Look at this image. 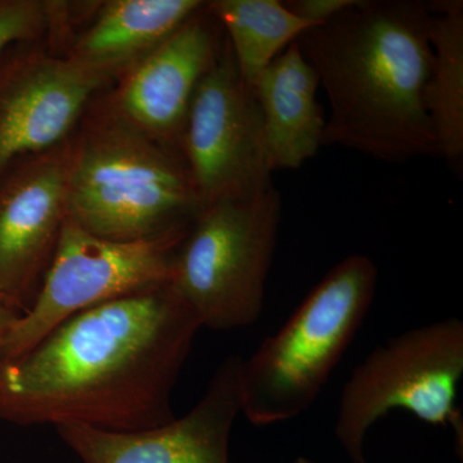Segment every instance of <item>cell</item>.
Masks as SVG:
<instances>
[{
	"label": "cell",
	"mask_w": 463,
	"mask_h": 463,
	"mask_svg": "<svg viewBox=\"0 0 463 463\" xmlns=\"http://www.w3.org/2000/svg\"><path fill=\"white\" fill-rule=\"evenodd\" d=\"M463 376V323L457 317L392 337L365 356L341 392L335 435L353 463H367L368 431L394 410L432 426H452L462 453V417L456 407Z\"/></svg>",
	"instance_id": "8992f818"
},
{
	"label": "cell",
	"mask_w": 463,
	"mask_h": 463,
	"mask_svg": "<svg viewBox=\"0 0 463 463\" xmlns=\"http://www.w3.org/2000/svg\"><path fill=\"white\" fill-rule=\"evenodd\" d=\"M223 29L206 3L128 70L118 91L124 120L156 141L178 143L194 91L223 50Z\"/></svg>",
	"instance_id": "7c38bea8"
},
{
	"label": "cell",
	"mask_w": 463,
	"mask_h": 463,
	"mask_svg": "<svg viewBox=\"0 0 463 463\" xmlns=\"http://www.w3.org/2000/svg\"><path fill=\"white\" fill-rule=\"evenodd\" d=\"M109 76L33 42L0 57V178L21 158L58 147Z\"/></svg>",
	"instance_id": "9c48e42d"
},
{
	"label": "cell",
	"mask_w": 463,
	"mask_h": 463,
	"mask_svg": "<svg viewBox=\"0 0 463 463\" xmlns=\"http://www.w3.org/2000/svg\"><path fill=\"white\" fill-rule=\"evenodd\" d=\"M71 149L21 158L0 178V300L33 306L67 216Z\"/></svg>",
	"instance_id": "30bf717a"
},
{
	"label": "cell",
	"mask_w": 463,
	"mask_h": 463,
	"mask_svg": "<svg viewBox=\"0 0 463 463\" xmlns=\"http://www.w3.org/2000/svg\"><path fill=\"white\" fill-rule=\"evenodd\" d=\"M206 8L223 29L241 78L251 90L268 66L316 26L279 0H215Z\"/></svg>",
	"instance_id": "2e32d148"
},
{
	"label": "cell",
	"mask_w": 463,
	"mask_h": 463,
	"mask_svg": "<svg viewBox=\"0 0 463 463\" xmlns=\"http://www.w3.org/2000/svg\"><path fill=\"white\" fill-rule=\"evenodd\" d=\"M432 62L426 109L438 143V156L461 169L463 157V3L428 2Z\"/></svg>",
	"instance_id": "9a60e30c"
},
{
	"label": "cell",
	"mask_w": 463,
	"mask_h": 463,
	"mask_svg": "<svg viewBox=\"0 0 463 463\" xmlns=\"http://www.w3.org/2000/svg\"><path fill=\"white\" fill-rule=\"evenodd\" d=\"M294 463H316L312 459L306 458V457H300V458L295 459Z\"/></svg>",
	"instance_id": "ffe728a7"
},
{
	"label": "cell",
	"mask_w": 463,
	"mask_h": 463,
	"mask_svg": "<svg viewBox=\"0 0 463 463\" xmlns=\"http://www.w3.org/2000/svg\"><path fill=\"white\" fill-rule=\"evenodd\" d=\"M282 201L274 187L203 207L174 261L170 288L201 327L233 331L260 318Z\"/></svg>",
	"instance_id": "5b68a950"
},
{
	"label": "cell",
	"mask_w": 463,
	"mask_h": 463,
	"mask_svg": "<svg viewBox=\"0 0 463 463\" xmlns=\"http://www.w3.org/2000/svg\"><path fill=\"white\" fill-rule=\"evenodd\" d=\"M377 279L370 258L343 259L276 334L242 358V414L250 423L279 425L312 407L367 318Z\"/></svg>",
	"instance_id": "3957f363"
},
{
	"label": "cell",
	"mask_w": 463,
	"mask_h": 463,
	"mask_svg": "<svg viewBox=\"0 0 463 463\" xmlns=\"http://www.w3.org/2000/svg\"><path fill=\"white\" fill-rule=\"evenodd\" d=\"M47 3L0 0V57L20 43L33 42L47 26Z\"/></svg>",
	"instance_id": "e0dca14e"
},
{
	"label": "cell",
	"mask_w": 463,
	"mask_h": 463,
	"mask_svg": "<svg viewBox=\"0 0 463 463\" xmlns=\"http://www.w3.org/2000/svg\"><path fill=\"white\" fill-rule=\"evenodd\" d=\"M201 328L169 285L84 310L0 362V421L115 432L172 421Z\"/></svg>",
	"instance_id": "6da1fadb"
},
{
	"label": "cell",
	"mask_w": 463,
	"mask_h": 463,
	"mask_svg": "<svg viewBox=\"0 0 463 463\" xmlns=\"http://www.w3.org/2000/svg\"><path fill=\"white\" fill-rule=\"evenodd\" d=\"M355 2L356 0H289L285 5L298 17L318 26L352 7Z\"/></svg>",
	"instance_id": "ac0fdd59"
},
{
	"label": "cell",
	"mask_w": 463,
	"mask_h": 463,
	"mask_svg": "<svg viewBox=\"0 0 463 463\" xmlns=\"http://www.w3.org/2000/svg\"><path fill=\"white\" fill-rule=\"evenodd\" d=\"M318 85V75L294 42L252 87L272 172L298 169L323 146L326 118L317 100Z\"/></svg>",
	"instance_id": "4fadbf2b"
},
{
	"label": "cell",
	"mask_w": 463,
	"mask_h": 463,
	"mask_svg": "<svg viewBox=\"0 0 463 463\" xmlns=\"http://www.w3.org/2000/svg\"><path fill=\"white\" fill-rule=\"evenodd\" d=\"M190 227L152 239L115 241L94 236L66 216L42 288L14 323L2 361L29 352L84 310L169 285L176 252Z\"/></svg>",
	"instance_id": "52a82bcc"
},
{
	"label": "cell",
	"mask_w": 463,
	"mask_h": 463,
	"mask_svg": "<svg viewBox=\"0 0 463 463\" xmlns=\"http://www.w3.org/2000/svg\"><path fill=\"white\" fill-rule=\"evenodd\" d=\"M200 0H112L76 42L74 60L109 76L127 71L197 14Z\"/></svg>",
	"instance_id": "5bb4252c"
},
{
	"label": "cell",
	"mask_w": 463,
	"mask_h": 463,
	"mask_svg": "<svg viewBox=\"0 0 463 463\" xmlns=\"http://www.w3.org/2000/svg\"><path fill=\"white\" fill-rule=\"evenodd\" d=\"M201 209L184 158L124 118L71 149L67 219L94 236L152 239L190 227Z\"/></svg>",
	"instance_id": "277c9868"
},
{
	"label": "cell",
	"mask_w": 463,
	"mask_h": 463,
	"mask_svg": "<svg viewBox=\"0 0 463 463\" xmlns=\"http://www.w3.org/2000/svg\"><path fill=\"white\" fill-rule=\"evenodd\" d=\"M20 316L21 313H18L14 307L0 300V362H2L3 352H5L9 334H11L14 323L17 322Z\"/></svg>",
	"instance_id": "d6986e66"
},
{
	"label": "cell",
	"mask_w": 463,
	"mask_h": 463,
	"mask_svg": "<svg viewBox=\"0 0 463 463\" xmlns=\"http://www.w3.org/2000/svg\"><path fill=\"white\" fill-rule=\"evenodd\" d=\"M241 362L242 356H227L199 403L157 428L115 432L62 425L57 434L81 463H231L232 430L242 414Z\"/></svg>",
	"instance_id": "8fae6325"
},
{
	"label": "cell",
	"mask_w": 463,
	"mask_h": 463,
	"mask_svg": "<svg viewBox=\"0 0 463 463\" xmlns=\"http://www.w3.org/2000/svg\"><path fill=\"white\" fill-rule=\"evenodd\" d=\"M430 11L420 0H356L298 38L330 102L323 146L385 161L437 156L426 109Z\"/></svg>",
	"instance_id": "7a4b0ae2"
},
{
	"label": "cell",
	"mask_w": 463,
	"mask_h": 463,
	"mask_svg": "<svg viewBox=\"0 0 463 463\" xmlns=\"http://www.w3.org/2000/svg\"><path fill=\"white\" fill-rule=\"evenodd\" d=\"M181 149L201 207L251 199L273 187L260 109L227 38L194 91Z\"/></svg>",
	"instance_id": "ba28073f"
}]
</instances>
